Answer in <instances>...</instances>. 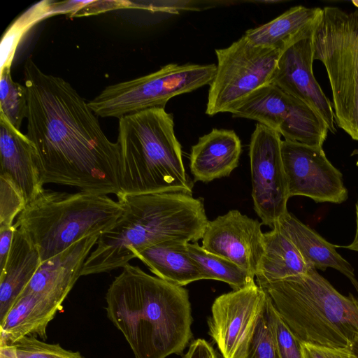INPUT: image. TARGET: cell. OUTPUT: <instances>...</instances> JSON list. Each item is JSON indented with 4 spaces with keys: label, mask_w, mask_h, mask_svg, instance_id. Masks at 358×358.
<instances>
[{
    "label": "cell",
    "mask_w": 358,
    "mask_h": 358,
    "mask_svg": "<svg viewBox=\"0 0 358 358\" xmlns=\"http://www.w3.org/2000/svg\"><path fill=\"white\" fill-rule=\"evenodd\" d=\"M275 224L292 241L305 261L312 267L324 271L333 268L350 281L355 280L354 268L330 243L287 212Z\"/></svg>",
    "instance_id": "cell-22"
},
{
    "label": "cell",
    "mask_w": 358,
    "mask_h": 358,
    "mask_svg": "<svg viewBox=\"0 0 358 358\" xmlns=\"http://www.w3.org/2000/svg\"><path fill=\"white\" fill-rule=\"evenodd\" d=\"M100 234L84 237L41 263L23 292L45 295L60 305L81 276L84 264Z\"/></svg>",
    "instance_id": "cell-16"
},
{
    "label": "cell",
    "mask_w": 358,
    "mask_h": 358,
    "mask_svg": "<svg viewBox=\"0 0 358 358\" xmlns=\"http://www.w3.org/2000/svg\"><path fill=\"white\" fill-rule=\"evenodd\" d=\"M0 174L9 176L20 189L27 204L43 189L40 160L34 143L0 115Z\"/></svg>",
    "instance_id": "cell-17"
},
{
    "label": "cell",
    "mask_w": 358,
    "mask_h": 358,
    "mask_svg": "<svg viewBox=\"0 0 358 358\" xmlns=\"http://www.w3.org/2000/svg\"><path fill=\"white\" fill-rule=\"evenodd\" d=\"M48 3L35 5L5 33L1 43V71L10 69L15 49L24 34L35 22L50 15V5Z\"/></svg>",
    "instance_id": "cell-27"
},
{
    "label": "cell",
    "mask_w": 358,
    "mask_h": 358,
    "mask_svg": "<svg viewBox=\"0 0 358 358\" xmlns=\"http://www.w3.org/2000/svg\"><path fill=\"white\" fill-rule=\"evenodd\" d=\"M187 242L171 240L150 246L136 255L157 277L183 287L203 280L197 265L189 256Z\"/></svg>",
    "instance_id": "cell-23"
},
{
    "label": "cell",
    "mask_w": 358,
    "mask_h": 358,
    "mask_svg": "<svg viewBox=\"0 0 358 358\" xmlns=\"http://www.w3.org/2000/svg\"><path fill=\"white\" fill-rule=\"evenodd\" d=\"M16 358H83L78 352L66 350L59 344H50L34 336H26L12 345Z\"/></svg>",
    "instance_id": "cell-29"
},
{
    "label": "cell",
    "mask_w": 358,
    "mask_h": 358,
    "mask_svg": "<svg viewBox=\"0 0 358 358\" xmlns=\"http://www.w3.org/2000/svg\"><path fill=\"white\" fill-rule=\"evenodd\" d=\"M215 71V64H169L146 76L106 87L88 105L96 116L118 119L164 108L171 98L210 85Z\"/></svg>",
    "instance_id": "cell-8"
},
{
    "label": "cell",
    "mask_w": 358,
    "mask_h": 358,
    "mask_svg": "<svg viewBox=\"0 0 358 358\" xmlns=\"http://www.w3.org/2000/svg\"><path fill=\"white\" fill-rule=\"evenodd\" d=\"M257 285L300 343L351 348L358 337V299L341 294L316 268Z\"/></svg>",
    "instance_id": "cell-5"
},
{
    "label": "cell",
    "mask_w": 358,
    "mask_h": 358,
    "mask_svg": "<svg viewBox=\"0 0 358 358\" xmlns=\"http://www.w3.org/2000/svg\"><path fill=\"white\" fill-rule=\"evenodd\" d=\"M281 154L289 198L304 196L316 203H334L348 199L343 175L322 148L284 140Z\"/></svg>",
    "instance_id": "cell-12"
},
{
    "label": "cell",
    "mask_w": 358,
    "mask_h": 358,
    "mask_svg": "<svg viewBox=\"0 0 358 358\" xmlns=\"http://www.w3.org/2000/svg\"><path fill=\"white\" fill-rule=\"evenodd\" d=\"M280 134L260 123L250 143L252 197L262 224L271 228L288 212V187L281 154Z\"/></svg>",
    "instance_id": "cell-11"
},
{
    "label": "cell",
    "mask_w": 358,
    "mask_h": 358,
    "mask_svg": "<svg viewBox=\"0 0 358 358\" xmlns=\"http://www.w3.org/2000/svg\"><path fill=\"white\" fill-rule=\"evenodd\" d=\"M187 251L199 268L203 279L227 283L233 290L255 284V276L231 261L211 253L196 243H187Z\"/></svg>",
    "instance_id": "cell-25"
},
{
    "label": "cell",
    "mask_w": 358,
    "mask_h": 358,
    "mask_svg": "<svg viewBox=\"0 0 358 358\" xmlns=\"http://www.w3.org/2000/svg\"><path fill=\"white\" fill-rule=\"evenodd\" d=\"M346 12L327 6L314 29L313 57L323 63L332 91L334 119L358 141V1Z\"/></svg>",
    "instance_id": "cell-7"
},
{
    "label": "cell",
    "mask_w": 358,
    "mask_h": 358,
    "mask_svg": "<svg viewBox=\"0 0 358 358\" xmlns=\"http://www.w3.org/2000/svg\"><path fill=\"white\" fill-rule=\"evenodd\" d=\"M241 142L233 130L213 129L192 147L189 168L194 181L228 177L238 166Z\"/></svg>",
    "instance_id": "cell-18"
},
{
    "label": "cell",
    "mask_w": 358,
    "mask_h": 358,
    "mask_svg": "<svg viewBox=\"0 0 358 358\" xmlns=\"http://www.w3.org/2000/svg\"><path fill=\"white\" fill-rule=\"evenodd\" d=\"M303 358H353L351 348H330L301 343Z\"/></svg>",
    "instance_id": "cell-32"
},
{
    "label": "cell",
    "mask_w": 358,
    "mask_h": 358,
    "mask_svg": "<svg viewBox=\"0 0 358 358\" xmlns=\"http://www.w3.org/2000/svg\"><path fill=\"white\" fill-rule=\"evenodd\" d=\"M311 268L277 224L264 233V252L255 273L257 284L306 274Z\"/></svg>",
    "instance_id": "cell-24"
},
{
    "label": "cell",
    "mask_w": 358,
    "mask_h": 358,
    "mask_svg": "<svg viewBox=\"0 0 358 358\" xmlns=\"http://www.w3.org/2000/svg\"><path fill=\"white\" fill-rule=\"evenodd\" d=\"M265 317L280 357L303 358L300 341L280 316L268 295Z\"/></svg>",
    "instance_id": "cell-28"
},
{
    "label": "cell",
    "mask_w": 358,
    "mask_h": 358,
    "mask_svg": "<svg viewBox=\"0 0 358 358\" xmlns=\"http://www.w3.org/2000/svg\"><path fill=\"white\" fill-rule=\"evenodd\" d=\"M358 292V281L355 279L351 282Z\"/></svg>",
    "instance_id": "cell-38"
},
{
    "label": "cell",
    "mask_w": 358,
    "mask_h": 358,
    "mask_svg": "<svg viewBox=\"0 0 358 358\" xmlns=\"http://www.w3.org/2000/svg\"><path fill=\"white\" fill-rule=\"evenodd\" d=\"M123 213L101 233L85 261L82 275L122 268L137 252L171 240L196 243L208 222L203 200L182 192H118Z\"/></svg>",
    "instance_id": "cell-3"
},
{
    "label": "cell",
    "mask_w": 358,
    "mask_h": 358,
    "mask_svg": "<svg viewBox=\"0 0 358 358\" xmlns=\"http://www.w3.org/2000/svg\"><path fill=\"white\" fill-rule=\"evenodd\" d=\"M356 211V233L355 238L352 243L348 246H345L348 250L358 252V202L355 205Z\"/></svg>",
    "instance_id": "cell-35"
},
{
    "label": "cell",
    "mask_w": 358,
    "mask_h": 358,
    "mask_svg": "<svg viewBox=\"0 0 358 358\" xmlns=\"http://www.w3.org/2000/svg\"><path fill=\"white\" fill-rule=\"evenodd\" d=\"M240 358H280L265 317V310Z\"/></svg>",
    "instance_id": "cell-31"
},
{
    "label": "cell",
    "mask_w": 358,
    "mask_h": 358,
    "mask_svg": "<svg viewBox=\"0 0 358 358\" xmlns=\"http://www.w3.org/2000/svg\"><path fill=\"white\" fill-rule=\"evenodd\" d=\"M16 229L15 224L12 226L0 227V272L7 262Z\"/></svg>",
    "instance_id": "cell-33"
},
{
    "label": "cell",
    "mask_w": 358,
    "mask_h": 358,
    "mask_svg": "<svg viewBox=\"0 0 358 358\" xmlns=\"http://www.w3.org/2000/svg\"><path fill=\"white\" fill-rule=\"evenodd\" d=\"M119 192L192 194L173 115L164 108L148 109L119 119Z\"/></svg>",
    "instance_id": "cell-4"
},
{
    "label": "cell",
    "mask_w": 358,
    "mask_h": 358,
    "mask_svg": "<svg viewBox=\"0 0 358 358\" xmlns=\"http://www.w3.org/2000/svg\"><path fill=\"white\" fill-rule=\"evenodd\" d=\"M27 110L25 86L13 80L10 69L0 71V115L20 130Z\"/></svg>",
    "instance_id": "cell-26"
},
{
    "label": "cell",
    "mask_w": 358,
    "mask_h": 358,
    "mask_svg": "<svg viewBox=\"0 0 358 358\" xmlns=\"http://www.w3.org/2000/svg\"><path fill=\"white\" fill-rule=\"evenodd\" d=\"M261 223L231 210L208 221L201 242L207 251L224 257L255 277L264 252V233Z\"/></svg>",
    "instance_id": "cell-14"
},
{
    "label": "cell",
    "mask_w": 358,
    "mask_h": 358,
    "mask_svg": "<svg viewBox=\"0 0 358 358\" xmlns=\"http://www.w3.org/2000/svg\"><path fill=\"white\" fill-rule=\"evenodd\" d=\"M282 52L255 45L244 35L229 46L216 49L217 63L206 113H231L252 93L271 84Z\"/></svg>",
    "instance_id": "cell-9"
},
{
    "label": "cell",
    "mask_w": 358,
    "mask_h": 358,
    "mask_svg": "<svg viewBox=\"0 0 358 358\" xmlns=\"http://www.w3.org/2000/svg\"><path fill=\"white\" fill-rule=\"evenodd\" d=\"M41 264L38 249L25 232L17 227L7 262L0 272V322Z\"/></svg>",
    "instance_id": "cell-21"
},
{
    "label": "cell",
    "mask_w": 358,
    "mask_h": 358,
    "mask_svg": "<svg viewBox=\"0 0 358 358\" xmlns=\"http://www.w3.org/2000/svg\"><path fill=\"white\" fill-rule=\"evenodd\" d=\"M230 113L255 120L277 131L285 140L310 146L322 148L329 131L312 108L273 84L252 93Z\"/></svg>",
    "instance_id": "cell-10"
},
{
    "label": "cell",
    "mask_w": 358,
    "mask_h": 358,
    "mask_svg": "<svg viewBox=\"0 0 358 358\" xmlns=\"http://www.w3.org/2000/svg\"><path fill=\"white\" fill-rule=\"evenodd\" d=\"M313 31L282 52L271 84L312 108L335 133L331 103L313 75Z\"/></svg>",
    "instance_id": "cell-15"
},
{
    "label": "cell",
    "mask_w": 358,
    "mask_h": 358,
    "mask_svg": "<svg viewBox=\"0 0 358 358\" xmlns=\"http://www.w3.org/2000/svg\"><path fill=\"white\" fill-rule=\"evenodd\" d=\"M267 294L255 283L215 299L208 320L209 334L224 358H240L265 310Z\"/></svg>",
    "instance_id": "cell-13"
},
{
    "label": "cell",
    "mask_w": 358,
    "mask_h": 358,
    "mask_svg": "<svg viewBox=\"0 0 358 358\" xmlns=\"http://www.w3.org/2000/svg\"><path fill=\"white\" fill-rule=\"evenodd\" d=\"M357 166H358V159L357 161V163H356Z\"/></svg>",
    "instance_id": "cell-39"
},
{
    "label": "cell",
    "mask_w": 358,
    "mask_h": 358,
    "mask_svg": "<svg viewBox=\"0 0 358 358\" xmlns=\"http://www.w3.org/2000/svg\"><path fill=\"white\" fill-rule=\"evenodd\" d=\"M122 268L106 292V310L134 358L181 355L192 337L187 289L138 266L127 264Z\"/></svg>",
    "instance_id": "cell-2"
},
{
    "label": "cell",
    "mask_w": 358,
    "mask_h": 358,
    "mask_svg": "<svg viewBox=\"0 0 358 358\" xmlns=\"http://www.w3.org/2000/svg\"><path fill=\"white\" fill-rule=\"evenodd\" d=\"M27 206L24 194L7 175L0 174V227L12 226Z\"/></svg>",
    "instance_id": "cell-30"
},
{
    "label": "cell",
    "mask_w": 358,
    "mask_h": 358,
    "mask_svg": "<svg viewBox=\"0 0 358 358\" xmlns=\"http://www.w3.org/2000/svg\"><path fill=\"white\" fill-rule=\"evenodd\" d=\"M63 306L40 294L23 292L0 322V345L26 336L47 338V327Z\"/></svg>",
    "instance_id": "cell-19"
},
{
    "label": "cell",
    "mask_w": 358,
    "mask_h": 358,
    "mask_svg": "<svg viewBox=\"0 0 358 358\" xmlns=\"http://www.w3.org/2000/svg\"><path fill=\"white\" fill-rule=\"evenodd\" d=\"M0 358H16L11 345H0Z\"/></svg>",
    "instance_id": "cell-36"
},
{
    "label": "cell",
    "mask_w": 358,
    "mask_h": 358,
    "mask_svg": "<svg viewBox=\"0 0 358 358\" xmlns=\"http://www.w3.org/2000/svg\"><path fill=\"white\" fill-rule=\"evenodd\" d=\"M122 213L121 204L107 195L43 188L27 204L15 225L36 247L42 263L84 237L101 234Z\"/></svg>",
    "instance_id": "cell-6"
},
{
    "label": "cell",
    "mask_w": 358,
    "mask_h": 358,
    "mask_svg": "<svg viewBox=\"0 0 358 358\" xmlns=\"http://www.w3.org/2000/svg\"><path fill=\"white\" fill-rule=\"evenodd\" d=\"M182 358H218L213 347L204 339L194 340Z\"/></svg>",
    "instance_id": "cell-34"
},
{
    "label": "cell",
    "mask_w": 358,
    "mask_h": 358,
    "mask_svg": "<svg viewBox=\"0 0 358 358\" xmlns=\"http://www.w3.org/2000/svg\"><path fill=\"white\" fill-rule=\"evenodd\" d=\"M351 350L353 352V358H358V337L352 345Z\"/></svg>",
    "instance_id": "cell-37"
},
{
    "label": "cell",
    "mask_w": 358,
    "mask_h": 358,
    "mask_svg": "<svg viewBox=\"0 0 358 358\" xmlns=\"http://www.w3.org/2000/svg\"><path fill=\"white\" fill-rule=\"evenodd\" d=\"M322 13L320 8L292 7L273 20L243 34L252 44L283 52L313 32Z\"/></svg>",
    "instance_id": "cell-20"
},
{
    "label": "cell",
    "mask_w": 358,
    "mask_h": 358,
    "mask_svg": "<svg viewBox=\"0 0 358 358\" xmlns=\"http://www.w3.org/2000/svg\"><path fill=\"white\" fill-rule=\"evenodd\" d=\"M27 136L40 160L42 182L107 195L120 190V149L87 102L62 78L24 65Z\"/></svg>",
    "instance_id": "cell-1"
}]
</instances>
